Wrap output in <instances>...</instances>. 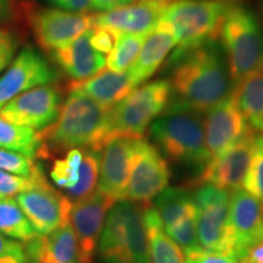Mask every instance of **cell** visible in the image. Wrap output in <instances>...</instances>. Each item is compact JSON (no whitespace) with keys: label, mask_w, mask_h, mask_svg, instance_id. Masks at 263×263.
Instances as JSON below:
<instances>
[{"label":"cell","mask_w":263,"mask_h":263,"mask_svg":"<svg viewBox=\"0 0 263 263\" xmlns=\"http://www.w3.org/2000/svg\"><path fill=\"white\" fill-rule=\"evenodd\" d=\"M0 147L32 159L43 155V141L37 130L9 123L3 118H0Z\"/></svg>","instance_id":"cell-27"},{"label":"cell","mask_w":263,"mask_h":263,"mask_svg":"<svg viewBox=\"0 0 263 263\" xmlns=\"http://www.w3.org/2000/svg\"><path fill=\"white\" fill-rule=\"evenodd\" d=\"M150 137L161 155L202 171L210 161L203 121L197 114L166 112L150 124Z\"/></svg>","instance_id":"cell-5"},{"label":"cell","mask_w":263,"mask_h":263,"mask_svg":"<svg viewBox=\"0 0 263 263\" xmlns=\"http://www.w3.org/2000/svg\"><path fill=\"white\" fill-rule=\"evenodd\" d=\"M54 80L55 73L48 61L35 49L24 48L0 77V108L17 95Z\"/></svg>","instance_id":"cell-16"},{"label":"cell","mask_w":263,"mask_h":263,"mask_svg":"<svg viewBox=\"0 0 263 263\" xmlns=\"http://www.w3.org/2000/svg\"><path fill=\"white\" fill-rule=\"evenodd\" d=\"M170 2H171V3H172V2H176V0H170Z\"/></svg>","instance_id":"cell-46"},{"label":"cell","mask_w":263,"mask_h":263,"mask_svg":"<svg viewBox=\"0 0 263 263\" xmlns=\"http://www.w3.org/2000/svg\"><path fill=\"white\" fill-rule=\"evenodd\" d=\"M24 244L29 263H77V240L71 223Z\"/></svg>","instance_id":"cell-22"},{"label":"cell","mask_w":263,"mask_h":263,"mask_svg":"<svg viewBox=\"0 0 263 263\" xmlns=\"http://www.w3.org/2000/svg\"><path fill=\"white\" fill-rule=\"evenodd\" d=\"M108 111L110 107L71 90L57 120L39 132L43 155H47L48 147L58 151L83 149L100 153L108 138Z\"/></svg>","instance_id":"cell-2"},{"label":"cell","mask_w":263,"mask_h":263,"mask_svg":"<svg viewBox=\"0 0 263 263\" xmlns=\"http://www.w3.org/2000/svg\"><path fill=\"white\" fill-rule=\"evenodd\" d=\"M166 2H167V3H168V4H170V3H171V2H170V0H166Z\"/></svg>","instance_id":"cell-47"},{"label":"cell","mask_w":263,"mask_h":263,"mask_svg":"<svg viewBox=\"0 0 263 263\" xmlns=\"http://www.w3.org/2000/svg\"><path fill=\"white\" fill-rule=\"evenodd\" d=\"M16 201L33 229L41 235L50 234L54 230L71 223L73 202L67 195L52 188L48 182L20 194Z\"/></svg>","instance_id":"cell-12"},{"label":"cell","mask_w":263,"mask_h":263,"mask_svg":"<svg viewBox=\"0 0 263 263\" xmlns=\"http://www.w3.org/2000/svg\"><path fill=\"white\" fill-rule=\"evenodd\" d=\"M90 37L91 28L65 47L52 51L54 60L74 81L87 80L106 66V55L91 45Z\"/></svg>","instance_id":"cell-21"},{"label":"cell","mask_w":263,"mask_h":263,"mask_svg":"<svg viewBox=\"0 0 263 263\" xmlns=\"http://www.w3.org/2000/svg\"><path fill=\"white\" fill-rule=\"evenodd\" d=\"M230 194L211 185H203L194 195L199 244L210 251L233 252L228 226Z\"/></svg>","instance_id":"cell-8"},{"label":"cell","mask_w":263,"mask_h":263,"mask_svg":"<svg viewBox=\"0 0 263 263\" xmlns=\"http://www.w3.org/2000/svg\"><path fill=\"white\" fill-rule=\"evenodd\" d=\"M8 11H9L8 0H0V20L8 15Z\"/></svg>","instance_id":"cell-44"},{"label":"cell","mask_w":263,"mask_h":263,"mask_svg":"<svg viewBox=\"0 0 263 263\" xmlns=\"http://www.w3.org/2000/svg\"><path fill=\"white\" fill-rule=\"evenodd\" d=\"M90 42L91 45H93L98 51L103 52L104 55H107L108 52L112 50L116 38H115L112 33L107 31V29L93 26V27H91Z\"/></svg>","instance_id":"cell-38"},{"label":"cell","mask_w":263,"mask_h":263,"mask_svg":"<svg viewBox=\"0 0 263 263\" xmlns=\"http://www.w3.org/2000/svg\"><path fill=\"white\" fill-rule=\"evenodd\" d=\"M228 226L233 252L241 258L250 248L263 241V202L242 188L233 192Z\"/></svg>","instance_id":"cell-14"},{"label":"cell","mask_w":263,"mask_h":263,"mask_svg":"<svg viewBox=\"0 0 263 263\" xmlns=\"http://www.w3.org/2000/svg\"><path fill=\"white\" fill-rule=\"evenodd\" d=\"M99 171H100V153L94 150H83L77 183L72 188L66 190L72 202L84 199L97 190Z\"/></svg>","instance_id":"cell-30"},{"label":"cell","mask_w":263,"mask_h":263,"mask_svg":"<svg viewBox=\"0 0 263 263\" xmlns=\"http://www.w3.org/2000/svg\"><path fill=\"white\" fill-rule=\"evenodd\" d=\"M150 263H186L183 249L177 244L163 228L159 215L153 206L144 209Z\"/></svg>","instance_id":"cell-24"},{"label":"cell","mask_w":263,"mask_h":263,"mask_svg":"<svg viewBox=\"0 0 263 263\" xmlns=\"http://www.w3.org/2000/svg\"><path fill=\"white\" fill-rule=\"evenodd\" d=\"M145 205L120 200L111 207L99 239V254L105 262L150 263Z\"/></svg>","instance_id":"cell-4"},{"label":"cell","mask_w":263,"mask_h":263,"mask_svg":"<svg viewBox=\"0 0 263 263\" xmlns=\"http://www.w3.org/2000/svg\"><path fill=\"white\" fill-rule=\"evenodd\" d=\"M154 209L159 215L163 228L168 229L182 219L196 212L194 196L183 188H166L156 196Z\"/></svg>","instance_id":"cell-26"},{"label":"cell","mask_w":263,"mask_h":263,"mask_svg":"<svg viewBox=\"0 0 263 263\" xmlns=\"http://www.w3.org/2000/svg\"><path fill=\"white\" fill-rule=\"evenodd\" d=\"M137 0H90L91 9L97 11L106 12L111 10H116L129 4H133Z\"/></svg>","instance_id":"cell-40"},{"label":"cell","mask_w":263,"mask_h":263,"mask_svg":"<svg viewBox=\"0 0 263 263\" xmlns=\"http://www.w3.org/2000/svg\"><path fill=\"white\" fill-rule=\"evenodd\" d=\"M242 189L263 202V136L256 134L254 151Z\"/></svg>","instance_id":"cell-33"},{"label":"cell","mask_w":263,"mask_h":263,"mask_svg":"<svg viewBox=\"0 0 263 263\" xmlns=\"http://www.w3.org/2000/svg\"><path fill=\"white\" fill-rule=\"evenodd\" d=\"M25 252V244L17 240H14L0 233V256L15 255Z\"/></svg>","instance_id":"cell-39"},{"label":"cell","mask_w":263,"mask_h":263,"mask_svg":"<svg viewBox=\"0 0 263 263\" xmlns=\"http://www.w3.org/2000/svg\"><path fill=\"white\" fill-rule=\"evenodd\" d=\"M17 42L14 35L9 31L0 28V72L5 70V67L11 62L14 58Z\"/></svg>","instance_id":"cell-37"},{"label":"cell","mask_w":263,"mask_h":263,"mask_svg":"<svg viewBox=\"0 0 263 263\" xmlns=\"http://www.w3.org/2000/svg\"><path fill=\"white\" fill-rule=\"evenodd\" d=\"M147 34L122 33L117 35L112 50L108 52L106 58L108 70L114 72H126L136 61Z\"/></svg>","instance_id":"cell-29"},{"label":"cell","mask_w":263,"mask_h":263,"mask_svg":"<svg viewBox=\"0 0 263 263\" xmlns=\"http://www.w3.org/2000/svg\"><path fill=\"white\" fill-rule=\"evenodd\" d=\"M83 150L71 149L64 159H57L52 164L50 177L59 188L65 190L72 188L78 180Z\"/></svg>","instance_id":"cell-31"},{"label":"cell","mask_w":263,"mask_h":263,"mask_svg":"<svg viewBox=\"0 0 263 263\" xmlns=\"http://www.w3.org/2000/svg\"><path fill=\"white\" fill-rule=\"evenodd\" d=\"M232 94L249 126L263 136V72L240 82Z\"/></svg>","instance_id":"cell-25"},{"label":"cell","mask_w":263,"mask_h":263,"mask_svg":"<svg viewBox=\"0 0 263 263\" xmlns=\"http://www.w3.org/2000/svg\"><path fill=\"white\" fill-rule=\"evenodd\" d=\"M242 263H263V241L250 248L241 257Z\"/></svg>","instance_id":"cell-42"},{"label":"cell","mask_w":263,"mask_h":263,"mask_svg":"<svg viewBox=\"0 0 263 263\" xmlns=\"http://www.w3.org/2000/svg\"><path fill=\"white\" fill-rule=\"evenodd\" d=\"M170 66L171 97L163 114L207 112L232 94L228 64L217 41L173 54Z\"/></svg>","instance_id":"cell-1"},{"label":"cell","mask_w":263,"mask_h":263,"mask_svg":"<svg viewBox=\"0 0 263 263\" xmlns=\"http://www.w3.org/2000/svg\"><path fill=\"white\" fill-rule=\"evenodd\" d=\"M170 177L168 163L160 151L143 138L138 139L128 180L126 200L147 203L167 188Z\"/></svg>","instance_id":"cell-9"},{"label":"cell","mask_w":263,"mask_h":263,"mask_svg":"<svg viewBox=\"0 0 263 263\" xmlns=\"http://www.w3.org/2000/svg\"><path fill=\"white\" fill-rule=\"evenodd\" d=\"M137 140L129 137H114L101 149L98 190L116 201L126 200Z\"/></svg>","instance_id":"cell-17"},{"label":"cell","mask_w":263,"mask_h":263,"mask_svg":"<svg viewBox=\"0 0 263 263\" xmlns=\"http://www.w3.org/2000/svg\"><path fill=\"white\" fill-rule=\"evenodd\" d=\"M116 200L97 189L89 196L73 202L71 226L77 240V263H91L97 252L105 219Z\"/></svg>","instance_id":"cell-10"},{"label":"cell","mask_w":263,"mask_h":263,"mask_svg":"<svg viewBox=\"0 0 263 263\" xmlns=\"http://www.w3.org/2000/svg\"><path fill=\"white\" fill-rule=\"evenodd\" d=\"M39 168L41 167L33 161L32 157L0 147V171L17 176H31Z\"/></svg>","instance_id":"cell-35"},{"label":"cell","mask_w":263,"mask_h":263,"mask_svg":"<svg viewBox=\"0 0 263 263\" xmlns=\"http://www.w3.org/2000/svg\"><path fill=\"white\" fill-rule=\"evenodd\" d=\"M184 255L186 263H242L241 258L234 252L210 251L202 248L184 251Z\"/></svg>","instance_id":"cell-36"},{"label":"cell","mask_w":263,"mask_h":263,"mask_svg":"<svg viewBox=\"0 0 263 263\" xmlns=\"http://www.w3.org/2000/svg\"><path fill=\"white\" fill-rule=\"evenodd\" d=\"M0 263H29L26 251L22 254L0 256Z\"/></svg>","instance_id":"cell-43"},{"label":"cell","mask_w":263,"mask_h":263,"mask_svg":"<svg viewBox=\"0 0 263 263\" xmlns=\"http://www.w3.org/2000/svg\"><path fill=\"white\" fill-rule=\"evenodd\" d=\"M47 182L42 168L31 176H17L0 171V197H14Z\"/></svg>","instance_id":"cell-32"},{"label":"cell","mask_w":263,"mask_h":263,"mask_svg":"<svg viewBox=\"0 0 263 263\" xmlns=\"http://www.w3.org/2000/svg\"><path fill=\"white\" fill-rule=\"evenodd\" d=\"M174 47H177V37L172 27L160 20L156 27L146 35L136 61L126 71L134 87L149 80Z\"/></svg>","instance_id":"cell-20"},{"label":"cell","mask_w":263,"mask_h":263,"mask_svg":"<svg viewBox=\"0 0 263 263\" xmlns=\"http://www.w3.org/2000/svg\"><path fill=\"white\" fill-rule=\"evenodd\" d=\"M93 27V16L62 9L39 10L32 17V28L42 48L57 50Z\"/></svg>","instance_id":"cell-15"},{"label":"cell","mask_w":263,"mask_h":263,"mask_svg":"<svg viewBox=\"0 0 263 263\" xmlns=\"http://www.w3.org/2000/svg\"><path fill=\"white\" fill-rule=\"evenodd\" d=\"M164 230L183 249V251L201 248L199 244V238H197L196 212L185 217L176 226Z\"/></svg>","instance_id":"cell-34"},{"label":"cell","mask_w":263,"mask_h":263,"mask_svg":"<svg viewBox=\"0 0 263 263\" xmlns=\"http://www.w3.org/2000/svg\"><path fill=\"white\" fill-rule=\"evenodd\" d=\"M261 10H262V15H263V0H261Z\"/></svg>","instance_id":"cell-45"},{"label":"cell","mask_w":263,"mask_h":263,"mask_svg":"<svg viewBox=\"0 0 263 263\" xmlns=\"http://www.w3.org/2000/svg\"><path fill=\"white\" fill-rule=\"evenodd\" d=\"M60 103L61 97L58 89L42 85L8 101L0 108V118L16 126L43 130L57 120Z\"/></svg>","instance_id":"cell-11"},{"label":"cell","mask_w":263,"mask_h":263,"mask_svg":"<svg viewBox=\"0 0 263 263\" xmlns=\"http://www.w3.org/2000/svg\"><path fill=\"white\" fill-rule=\"evenodd\" d=\"M171 85L166 80H157L133 89L126 98L110 107L108 138L129 137L141 139L150 126L170 103Z\"/></svg>","instance_id":"cell-7"},{"label":"cell","mask_w":263,"mask_h":263,"mask_svg":"<svg viewBox=\"0 0 263 263\" xmlns=\"http://www.w3.org/2000/svg\"><path fill=\"white\" fill-rule=\"evenodd\" d=\"M229 0H176L163 9L161 18L172 27L177 37L173 54L210 41H217L219 26Z\"/></svg>","instance_id":"cell-6"},{"label":"cell","mask_w":263,"mask_h":263,"mask_svg":"<svg viewBox=\"0 0 263 263\" xmlns=\"http://www.w3.org/2000/svg\"><path fill=\"white\" fill-rule=\"evenodd\" d=\"M256 134L251 129L224 153L210 160L200 172L196 184L232 193L241 189L252 157Z\"/></svg>","instance_id":"cell-13"},{"label":"cell","mask_w":263,"mask_h":263,"mask_svg":"<svg viewBox=\"0 0 263 263\" xmlns=\"http://www.w3.org/2000/svg\"><path fill=\"white\" fill-rule=\"evenodd\" d=\"M50 2L67 11L83 12L85 10L91 9L90 0H50Z\"/></svg>","instance_id":"cell-41"},{"label":"cell","mask_w":263,"mask_h":263,"mask_svg":"<svg viewBox=\"0 0 263 263\" xmlns=\"http://www.w3.org/2000/svg\"><path fill=\"white\" fill-rule=\"evenodd\" d=\"M136 89L127 72L101 70L97 74L83 81H73L70 90L78 91L98 101L104 106L111 107Z\"/></svg>","instance_id":"cell-23"},{"label":"cell","mask_w":263,"mask_h":263,"mask_svg":"<svg viewBox=\"0 0 263 263\" xmlns=\"http://www.w3.org/2000/svg\"><path fill=\"white\" fill-rule=\"evenodd\" d=\"M166 0H137L123 8L93 16V26L110 31L117 38L122 33L147 34L159 24Z\"/></svg>","instance_id":"cell-19"},{"label":"cell","mask_w":263,"mask_h":263,"mask_svg":"<svg viewBox=\"0 0 263 263\" xmlns=\"http://www.w3.org/2000/svg\"><path fill=\"white\" fill-rule=\"evenodd\" d=\"M233 88L263 72V27L254 11L240 0H229L219 26Z\"/></svg>","instance_id":"cell-3"},{"label":"cell","mask_w":263,"mask_h":263,"mask_svg":"<svg viewBox=\"0 0 263 263\" xmlns=\"http://www.w3.org/2000/svg\"><path fill=\"white\" fill-rule=\"evenodd\" d=\"M252 128L240 112L233 94L206 112L203 120L205 143L210 160L234 145Z\"/></svg>","instance_id":"cell-18"},{"label":"cell","mask_w":263,"mask_h":263,"mask_svg":"<svg viewBox=\"0 0 263 263\" xmlns=\"http://www.w3.org/2000/svg\"><path fill=\"white\" fill-rule=\"evenodd\" d=\"M0 233L22 242L38 235L14 197H0Z\"/></svg>","instance_id":"cell-28"}]
</instances>
